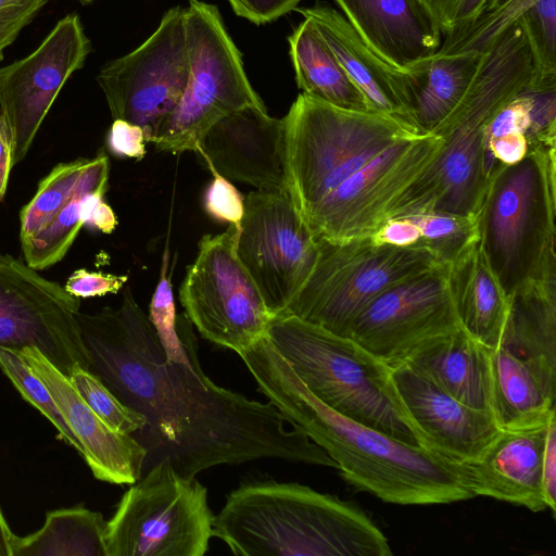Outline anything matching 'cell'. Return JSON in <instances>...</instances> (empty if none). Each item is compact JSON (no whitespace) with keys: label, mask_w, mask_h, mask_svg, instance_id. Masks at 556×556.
Segmentation results:
<instances>
[{"label":"cell","mask_w":556,"mask_h":556,"mask_svg":"<svg viewBox=\"0 0 556 556\" xmlns=\"http://www.w3.org/2000/svg\"><path fill=\"white\" fill-rule=\"evenodd\" d=\"M76 318L88 370L147 420L131 434L147 450L143 472L162 460L185 478L267 458L338 468L270 401L250 400L204 374L186 315L156 332L126 287L118 309Z\"/></svg>","instance_id":"cell-1"},{"label":"cell","mask_w":556,"mask_h":556,"mask_svg":"<svg viewBox=\"0 0 556 556\" xmlns=\"http://www.w3.org/2000/svg\"><path fill=\"white\" fill-rule=\"evenodd\" d=\"M238 355L258 390L326 452L355 489L400 505L450 504L475 496L466 463L336 413L312 394L267 334Z\"/></svg>","instance_id":"cell-2"},{"label":"cell","mask_w":556,"mask_h":556,"mask_svg":"<svg viewBox=\"0 0 556 556\" xmlns=\"http://www.w3.org/2000/svg\"><path fill=\"white\" fill-rule=\"evenodd\" d=\"M213 536L241 556H390L357 506L296 482H247L214 516Z\"/></svg>","instance_id":"cell-3"},{"label":"cell","mask_w":556,"mask_h":556,"mask_svg":"<svg viewBox=\"0 0 556 556\" xmlns=\"http://www.w3.org/2000/svg\"><path fill=\"white\" fill-rule=\"evenodd\" d=\"M555 143L533 146L502 166L477 212L480 247L508 298L556 283Z\"/></svg>","instance_id":"cell-4"},{"label":"cell","mask_w":556,"mask_h":556,"mask_svg":"<svg viewBox=\"0 0 556 556\" xmlns=\"http://www.w3.org/2000/svg\"><path fill=\"white\" fill-rule=\"evenodd\" d=\"M267 337L326 406L401 442L426 447L396 393L392 368L354 340L292 315L274 316Z\"/></svg>","instance_id":"cell-5"},{"label":"cell","mask_w":556,"mask_h":556,"mask_svg":"<svg viewBox=\"0 0 556 556\" xmlns=\"http://www.w3.org/2000/svg\"><path fill=\"white\" fill-rule=\"evenodd\" d=\"M529 84L519 61L504 53L486 55L464 98L432 132L443 138L438 157L388 219L428 212L477 214L495 174L486 156L485 127Z\"/></svg>","instance_id":"cell-6"},{"label":"cell","mask_w":556,"mask_h":556,"mask_svg":"<svg viewBox=\"0 0 556 556\" xmlns=\"http://www.w3.org/2000/svg\"><path fill=\"white\" fill-rule=\"evenodd\" d=\"M285 117L290 192L302 216L378 154L424 135L399 117L341 109L303 92Z\"/></svg>","instance_id":"cell-7"},{"label":"cell","mask_w":556,"mask_h":556,"mask_svg":"<svg viewBox=\"0 0 556 556\" xmlns=\"http://www.w3.org/2000/svg\"><path fill=\"white\" fill-rule=\"evenodd\" d=\"M189 78L173 113L151 139L157 150L195 151L201 137L224 116L265 106L245 74L242 55L216 5L189 0L185 9Z\"/></svg>","instance_id":"cell-8"},{"label":"cell","mask_w":556,"mask_h":556,"mask_svg":"<svg viewBox=\"0 0 556 556\" xmlns=\"http://www.w3.org/2000/svg\"><path fill=\"white\" fill-rule=\"evenodd\" d=\"M318 243L313 271L280 315L343 337L352 320L384 290L440 265L425 247L396 248L376 243L370 236Z\"/></svg>","instance_id":"cell-9"},{"label":"cell","mask_w":556,"mask_h":556,"mask_svg":"<svg viewBox=\"0 0 556 556\" xmlns=\"http://www.w3.org/2000/svg\"><path fill=\"white\" fill-rule=\"evenodd\" d=\"M207 489L162 460L143 472L106 521V556H203L213 536Z\"/></svg>","instance_id":"cell-10"},{"label":"cell","mask_w":556,"mask_h":556,"mask_svg":"<svg viewBox=\"0 0 556 556\" xmlns=\"http://www.w3.org/2000/svg\"><path fill=\"white\" fill-rule=\"evenodd\" d=\"M238 229L205 235L179 289L185 315L206 340L237 354L267 334L273 316L236 251Z\"/></svg>","instance_id":"cell-11"},{"label":"cell","mask_w":556,"mask_h":556,"mask_svg":"<svg viewBox=\"0 0 556 556\" xmlns=\"http://www.w3.org/2000/svg\"><path fill=\"white\" fill-rule=\"evenodd\" d=\"M236 251L274 317L309 277L319 243L290 191L256 190L244 198Z\"/></svg>","instance_id":"cell-12"},{"label":"cell","mask_w":556,"mask_h":556,"mask_svg":"<svg viewBox=\"0 0 556 556\" xmlns=\"http://www.w3.org/2000/svg\"><path fill=\"white\" fill-rule=\"evenodd\" d=\"M442 144L441 136L424 134L378 154L303 216L314 237L342 242L371 236L434 162Z\"/></svg>","instance_id":"cell-13"},{"label":"cell","mask_w":556,"mask_h":556,"mask_svg":"<svg viewBox=\"0 0 556 556\" xmlns=\"http://www.w3.org/2000/svg\"><path fill=\"white\" fill-rule=\"evenodd\" d=\"M189 78L185 9L165 12L138 48L105 64L97 81L113 119L144 129L147 143L179 103Z\"/></svg>","instance_id":"cell-14"},{"label":"cell","mask_w":556,"mask_h":556,"mask_svg":"<svg viewBox=\"0 0 556 556\" xmlns=\"http://www.w3.org/2000/svg\"><path fill=\"white\" fill-rule=\"evenodd\" d=\"M80 301L11 255L0 253V348H35L67 378L89 369L76 315Z\"/></svg>","instance_id":"cell-15"},{"label":"cell","mask_w":556,"mask_h":556,"mask_svg":"<svg viewBox=\"0 0 556 556\" xmlns=\"http://www.w3.org/2000/svg\"><path fill=\"white\" fill-rule=\"evenodd\" d=\"M459 327L447 267L437 265L384 290L352 320L346 337L392 368L421 343Z\"/></svg>","instance_id":"cell-16"},{"label":"cell","mask_w":556,"mask_h":556,"mask_svg":"<svg viewBox=\"0 0 556 556\" xmlns=\"http://www.w3.org/2000/svg\"><path fill=\"white\" fill-rule=\"evenodd\" d=\"M89 52L79 16L68 14L34 52L0 68V114L10 131L13 165L25 157L59 92Z\"/></svg>","instance_id":"cell-17"},{"label":"cell","mask_w":556,"mask_h":556,"mask_svg":"<svg viewBox=\"0 0 556 556\" xmlns=\"http://www.w3.org/2000/svg\"><path fill=\"white\" fill-rule=\"evenodd\" d=\"M195 152L228 180L260 191H290L286 117L265 106H245L217 121L201 137Z\"/></svg>","instance_id":"cell-18"},{"label":"cell","mask_w":556,"mask_h":556,"mask_svg":"<svg viewBox=\"0 0 556 556\" xmlns=\"http://www.w3.org/2000/svg\"><path fill=\"white\" fill-rule=\"evenodd\" d=\"M401 403L426 447L460 463L478 458L500 430L493 414L458 402L406 364L392 367Z\"/></svg>","instance_id":"cell-19"},{"label":"cell","mask_w":556,"mask_h":556,"mask_svg":"<svg viewBox=\"0 0 556 556\" xmlns=\"http://www.w3.org/2000/svg\"><path fill=\"white\" fill-rule=\"evenodd\" d=\"M46 384L65 422L83 447L96 479L132 484L143 473L147 450L131 434L110 428L80 397L63 375L35 348L18 352Z\"/></svg>","instance_id":"cell-20"},{"label":"cell","mask_w":556,"mask_h":556,"mask_svg":"<svg viewBox=\"0 0 556 556\" xmlns=\"http://www.w3.org/2000/svg\"><path fill=\"white\" fill-rule=\"evenodd\" d=\"M548 419L533 426L500 428L480 456L466 463L475 496L523 506L533 513L547 509L542 463Z\"/></svg>","instance_id":"cell-21"},{"label":"cell","mask_w":556,"mask_h":556,"mask_svg":"<svg viewBox=\"0 0 556 556\" xmlns=\"http://www.w3.org/2000/svg\"><path fill=\"white\" fill-rule=\"evenodd\" d=\"M364 42L397 70L433 55L442 33L424 0H336Z\"/></svg>","instance_id":"cell-22"},{"label":"cell","mask_w":556,"mask_h":556,"mask_svg":"<svg viewBox=\"0 0 556 556\" xmlns=\"http://www.w3.org/2000/svg\"><path fill=\"white\" fill-rule=\"evenodd\" d=\"M295 10L304 18L313 21L372 112L395 116L415 126L409 110V71L397 70L382 60L364 42L345 16L327 3L316 2Z\"/></svg>","instance_id":"cell-23"},{"label":"cell","mask_w":556,"mask_h":556,"mask_svg":"<svg viewBox=\"0 0 556 556\" xmlns=\"http://www.w3.org/2000/svg\"><path fill=\"white\" fill-rule=\"evenodd\" d=\"M403 363L464 405L493 414L489 349L462 327L421 343Z\"/></svg>","instance_id":"cell-24"},{"label":"cell","mask_w":556,"mask_h":556,"mask_svg":"<svg viewBox=\"0 0 556 556\" xmlns=\"http://www.w3.org/2000/svg\"><path fill=\"white\" fill-rule=\"evenodd\" d=\"M446 267L460 327L485 348H496L507 319L509 298L480 243Z\"/></svg>","instance_id":"cell-25"},{"label":"cell","mask_w":556,"mask_h":556,"mask_svg":"<svg viewBox=\"0 0 556 556\" xmlns=\"http://www.w3.org/2000/svg\"><path fill=\"white\" fill-rule=\"evenodd\" d=\"M492 413L500 428L546 422L555 410L556 376L501 346L489 349Z\"/></svg>","instance_id":"cell-26"},{"label":"cell","mask_w":556,"mask_h":556,"mask_svg":"<svg viewBox=\"0 0 556 556\" xmlns=\"http://www.w3.org/2000/svg\"><path fill=\"white\" fill-rule=\"evenodd\" d=\"M484 50L437 51L410 75V117L421 134H432L451 114L473 81Z\"/></svg>","instance_id":"cell-27"},{"label":"cell","mask_w":556,"mask_h":556,"mask_svg":"<svg viewBox=\"0 0 556 556\" xmlns=\"http://www.w3.org/2000/svg\"><path fill=\"white\" fill-rule=\"evenodd\" d=\"M497 346L556 376V283L530 287L509 298Z\"/></svg>","instance_id":"cell-28"},{"label":"cell","mask_w":556,"mask_h":556,"mask_svg":"<svg viewBox=\"0 0 556 556\" xmlns=\"http://www.w3.org/2000/svg\"><path fill=\"white\" fill-rule=\"evenodd\" d=\"M299 88L313 98L353 111L372 112L309 18L288 37Z\"/></svg>","instance_id":"cell-29"},{"label":"cell","mask_w":556,"mask_h":556,"mask_svg":"<svg viewBox=\"0 0 556 556\" xmlns=\"http://www.w3.org/2000/svg\"><path fill=\"white\" fill-rule=\"evenodd\" d=\"M105 527L101 513L83 506L52 510L38 531L14 535L12 556H106Z\"/></svg>","instance_id":"cell-30"},{"label":"cell","mask_w":556,"mask_h":556,"mask_svg":"<svg viewBox=\"0 0 556 556\" xmlns=\"http://www.w3.org/2000/svg\"><path fill=\"white\" fill-rule=\"evenodd\" d=\"M109 168L106 154L99 153L89 159L73 197L41 230L22 243L29 267L45 269L65 256L84 226L83 205L86 197L94 191L108 190Z\"/></svg>","instance_id":"cell-31"},{"label":"cell","mask_w":556,"mask_h":556,"mask_svg":"<svg viewBox=\"0 0 556 556\" xmlns=\"http://www.w3.org/2000/svg\"><path fill=\"white\" fill-rule=\"evenodd\" d=\"M407 217L420 229L418 245L427 248L440 265L450 266L479 242L477 214L428 212Z\"/></svg>","instance_id":"cell-32"},{"label":"cell","mask_w":556,"mask_h":556,"mask_svg":"<svg viewBox=\"0 0 556 556\" xmlns=\"http://www.w3.org/2000/svg\"><path fill=\"white\" fill-rule=\"evenodd\" d=\"M89 159L56 165L45 177L36 194L21 211V243L41 230L73 197Z\"/></svg>","instance_id":"cell-33"},{"label":"cell","mask_w":556,"mask_h":556,"mask_svg":"<svg viewBox=\"0 0 556 556\" xmlns=\"http://www.w3.org/2000/svg\"><path fill=\"white\" fill-rule=\"evenodd\" d=\"M0 369L11 380L21 395L37 408L55 427L59 438L76 448L83 456V447L65 422L46 384L31 370L18 352L0 348Z\"/></svg>","instance_id":"cell-34"},{"label":"cell","mask_w":556,"mask_h":556,"mask_svg":"<svg viewBox=\"0 0 556 556\" xmlns=\"http://www.w3.org/2000/svg\"><path fill=\"white\" fill-rule=\"evenodd\" d=\"M68 380L87 405L113 430L134 434L144 427V416L124 404L89 370L76 367Z\"/></svg>","instance_id":"cell-35"},{"label":"cell","mask_w":556,"mask_h":556,"mask_svg":"<svg viewBox=\"0 0 556 556\" xmlns=\"http://www.w3.org/2000/svg\"><path fill=\"white\" fill-rule=\"evenodd\" d=\"M204 162L213 175V180L204 194L206 213L214 219L228 223L239 229L244 212V198L208 161Z\"/></svg>","instance_id":"cell-36"},{"label":"cell","mask_w":556,"mask_h":556,"mask_svg":"<svg viewBox=\"0 0 556 556\" xmlns=\"http://www.w3.org/2000/svg\"><path fill=\"white\" fill-rule=\"evenodd\" d=\"M490 0H424L442 36L460 31L471 24L484 10Z\"/></svg>","instance_id":"cell-37"},{"label":"cell","mask_w":556,"mask_h":556,"mask_svg":"<svg viewBox=\"0 0 556 556\" xmlns=\"http://www.w3.org/2000/svg\"><path fill=\"white\" fill-rule=\"evenodd\" d=\"M48 0H0V61L3 52Z\"/></svg>","instance_id":"cell-38"},{"label":"cell","mask_w":556,"mask_h":556,"mask_svg":"<svg viewBox=\"0 0 556 556\" xmlns=\"http://www.w3.org/2000/svg\"><path fill=\"white\" fill-rule=\"evenodd\" d=\"M127 280V275L102 274L81 268L67 278L64 288L76 298L102 296L117 293Z\"/></svg>","instance_id":"cell-39"},{"label":"cell","mask_w":556,"mask_h":556,"mask_svg":"<svg viewBox=\"0 0 556 556\" xmlns=\"http://www.w3.org/2000/svg\"><path fill=\"white\" fill-rule=\"evenodd\" d=\"M146 132L136 124L114 119L108 134V147L115 155L141 160L146 155Z\"/></svg>","instance_id":"cell-40"},{"label":"cell","mask_w":556,"mask_h":556,"mask_svg":"<svg viewBox=\"0 0 556 556\" xmlns=\"http://www.w3.org/2000/svg\"><path fill=\"white\" fill-rule=\"evenodd\" d=\"M301 0H228L233 12L243 18L262 25L273 22L298 8Z\"/></svg>","instance_id":"cell-41"},{"label":"cell","mask_w":556,"mask_h":556,"mask_svg":"<svg viewBox=\"0 0 556 556\" xmlns=\"http://www.w3.org/2000/svg\"><path fill=\"white\" fill-rule=\"evenodd\" d=\"M370 237L376 243L408 248L418 245L421 232L413 219L404 216L386 220Z\"/></svg>","instance_id":"cell-42"},{"label":"cell","mask_w":556,"mask_h":556,"mask_svg":"<svg viewBox=\"0 0 556 556\" xmlns=\"http://www.w3.org/2000/svg\"><path fill=\"white\" fill-rule=\"evenodd\" d=\"M543 495L547 509L556 513V413L551 414L547 426L543 463H542Z\"/></svg>","instance_id":"cell-43"},{"label":"cell","mask_w":556,"mask_h":556,"mask_svg":"<svg viewBox=\"0 0 556 556\" xmlns=\"http://www.w3.org/2000/svg\"><path fill=\"white\" fill-rule=\"evenodd\" d=\"M105 192L99 190L86 197L83 205V220L84 225L111 233L117 225V218L111 206L103 201Z\"/></svg>","instance_id":"cell-44"},{"label":"cell","mask_w":556,"mask_h":556,"mask_svg":"<svg viewBox=\"0 0 556 556\" xmlns=\"http://www.w3.org/2000/svg\"><path fill=\"white\" fill-rule=\"evenodd\" d=\"M12 166L11 136L8 125L0 114V201L5 194Z\"/></svg>","instance_id":"cell-45"},{"label":"cell","mask_w":556,"mask_h":556,"mask_svg":"<svg viewBox=\"0 0 556 556\" xmlns=\"http://www.w3.org/2000/svg\"><path fill=\"white\" fill-rule=\"evenodd\" d=\"M14 535L0 508V556H12Z\"/></svg>","instance_id":"cell-46"},{"label":"cell","mask_w":556,"mask_h":556,"mask_svg":"<svg viewBox=\"0 0 556 556\" xmlns=\"http://www.w3.org/2000/svg\"><path fill=\"white\" fill-rule=\"evenodd\" d=\"M78 1H80V2H83V3H88V2H91V1H93V0H78Z\"/></svg>","instance_id":"cell-47"}]
</instances>
